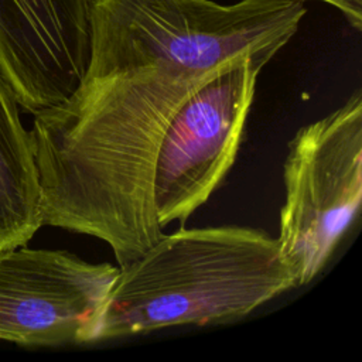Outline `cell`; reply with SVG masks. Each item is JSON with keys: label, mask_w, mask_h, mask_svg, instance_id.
I'll return each mask as SVG.
<instances>
[{"label": "cell", "mask_w": 362, "mask_h": 362, "mask_svg": "<svg viewBox=\"0 0 362 362\" xmlns=\"http://www.w3.org/2000/svg\"><path fill=\"white\" fill-rule=\"evenodd\" d=\"M216 71L144 66L85 78L64 102L34 115L42 223L106 242L119 266L153 246L164 233L153 201L163 136Z\"/></svg>", "instance_id": "6da1fadb"}, {"label": "cell", "mask_w": 362, "mask_h": 362, "mask_svg": "<svg viewBox=\"0 0 362 362\" xmlns=\"http://www.w3.org/2000/svg\"><path fill=\"white\" fill-rule=\"evenodd\" d=\"M296 287L277 238L249 226L178 228L119 273L89 342L177 325L225 324Z\"/></svg>", "instance_id": "7a4b0ae2"}, {"label": "cell", "mask_w": 362, "mask_h": 362, "mask_svg": "<svg viewBox=\"0 0 362 362\" xmlns=\"http://www.w3.org/2000/svg\"><path fill=\"white\" fill-rule=\"evenodd\" d=\"M304 14V0H92L86 78L144 66L208 74L245 57L266 65Z\"/></svg>", "instance_id": "3957f363"}, {"label": "cell", "mask_w": 362, "mask_h": 362, "mask_svg": "<svg viewBox=\"0 0 362 362\" xmlns=\"http://www.w3.org/2000/svg\"><path fill=\"white\" fill-rule=\"evenodd\" d=\"M279 247L296 287L311 283L358 216L362 201V92L300 127L283 165Z\"/></svg>", "instance_id": "277c9868"}, {"label": "cell", "mask_w": 362, "mask_h": 362, "mask_svg": "<svg viewBox=\"0 0 362 362\" xmlns=\"http://www.w3.org/2000/svg\"><path fill=\"white\" fill-rule=\"evenodd\" d=\"M263 66L250 57L235 59L199 83L175 110L154 171L153 201L161 228L184 223L223 182L236 160Z\"/></svg>", "instance_id": "5b68a950"}, {"label": "cell", "mask_w": 362, "mask_h": 362, "mask_svg": "<svg viewBox=\"0 0 362 362\" xmlns=\"http://www.w3.org/2000/svg\"><path fill=\"white\" fill-rule=\"evenodd\" d=\"M119 266L61 249H0V339L21 346L88 344Z\"/></svg>", "instance_id": "8992f818"}, {"label": "cell", "mask_w": 362, "mask_h": 362, "mask_svg": "<svg viewBox=\"0 0 362 362\" xmlns=\"http://www.w3.org/2000/svg\"><path fill=\"white\" fill-rule=\"evenodd\" d=\"M92 0H0V75L37 115L69 98L92 58Z\"/></svg>", "instance_id": "52a82bcc"}, {"label": "cell", "mask_w": 362, "mask_h": 362, "mask_svg": "<svg viewBox=\"0 0 362 362\" xmlns=\"http://www.w3.org/2000/svg\"><path fill=\"white\" fill-rule=\"evenodd\" d=\"M44 226L30 130L0 75V249L25 246Z\"/></svg>", "instance_id": "ba28073f"}, {"label": "cell", "mask_w": 362, "mask_h": 362, "mask_svg": "<svg viewBox=\"0 0 362 362\" xmlns=\"http://www.w3.org/2000/svg\"><path fill=\"white\" fill-rule=\"evenodd\" d=\"M339 8L354 28H362V0H322Z\"/></svg>", "instance_id": "9c48e42d"}]
</instances>
